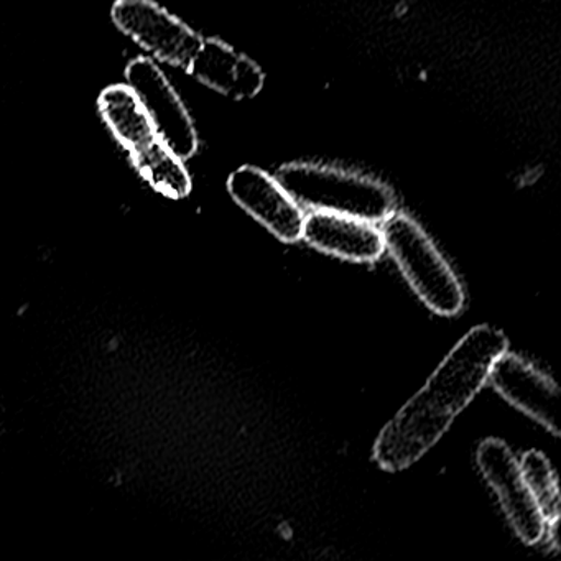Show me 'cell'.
Listing matches in <instances>:
<instances>
[{
    "mask_svg": "<svg viewBox=\"0 0 561 561\" xmlns=\"http://www.w3.org/2000/svg\"><path fill=\"white\" fill-rule=\"evenodd\" d=\"M479 471L501 501L502 511L517 537L535 545L545 534V520L522 478L520 465L502 439L488 438L476 455Z\"/></svg>",
    "mask_w": 561,
    "mask_h": 561,
    "instance_id": "6",
    "label": "cell"
},
{
    "mask_svg": "<svg viewBox=\"0 0 561 561\" xmlns=\"http://www.w3.org/2000/svg\"><path fill=\"white\" fill-rule=\"evenodd\" d=\"M301 238L320 251L353 262L377 261L386 249L382 232L374 222L330 211L310 213Z\"/></svg>",
    "mask_w": 561,
    "mask_h": 561,
    "instance_id": "10",
    "label": "cell"
},
{
    "mask_svg": "<svg viewBox=\"0 0 561 561\" xmlns=\"http://www.w3.org/2000/svg\"><path fill=\"white\" fill-rule=\"evenodd\" d=\"M275 179L298 205L313 211L354 216L376 225L392 215L396 206L389 186L336 167L287 163L278 169Z\"/></svg>",
    "mask_w": 561,
    "mask_h": 561,
    "instance_id": "2",
    "label": "cell"
},
{
    "mask_svg": "<svg viewBox=\"0 0 561 561\" xmlns=\"http://www.w3.org/2000/svg\"><path fill=\"white\" fill-rule=\"evenodd\" d=\"M228 192L242 209L280 241L295 242L301 238L304 211L275 176L257 167L244 165L229 176Z\"/></svg>",
    "mask_w": 561,
    "mask_h": 561,
    "instance_id": "8",
    "label": "cell"
},
{
    "mask_svg": "<svg viewBox=\"0 0 561 561\" xmlns=\"http://www.w3.org/2000/svg\"><path fill=\"white\" fill-rule=\"evenodd\" d=\"M139 175L160 195L183 199L192 193L193 183L185 160L173 153L159 139L137 152L130 153Z\"/></svg>",
    "mask_w": 561,
    "mask_h": 561,
    "instance_id": "12",
    "label": "cell"
},
{
    "mask_svg": "<svg viewBox=\"0 0 561 561\" xmlns=\"http://www.w3.org/2000/svg\"><path fill=\"white\" fill-rule=\"evenodd\" d=\"M101 116L117 142L130 153L144 149L157 139L152 123L129 84H113L101 93Z\"/></svg>",
    "mask_w": 561,
    "mask_h": 561,
    "instance_id": "11",
    "label": "cell"
},
{
    "mask_svg": "<svg viewBox=\"0 0 561 561\" xmlns=\"http://www.w3.org/2000/svg\"><path fill=\"white\" fill-rule=\"evenodd\" d=\"M488 379L507 402L554 436L561 435L560 389L547 374L504 351L492 363Z\"/></svg>",
    "mask_w": 561,
    "mask_h": 561,
    "instance_id": "7",
    "label": "cell"
},
{
    "mask_svg": "<svg viewBox=\"0 0 561 561\" xmlns=\"http://www.w3.org/2000/svg\"><path fill=\"white\" fill-rule=\"evenodd\" d=\"M111 18L152 60L172 67L186 70L202 47L203 38L193 28L153 0H116Z\"/></svg>",
    "mask_w": 561,
    "mask_h": 561,
    "instance_id": "5",
    "label": "cell"
},
{
    "mask_svg": "<svg viewBox=\"0 0 561 561\" xmlns=\"http://www.w3.org/2000/svg\"><path fill=\"white\" fill-rule=\"evenodd\" d=\"M186 71L199 83L232 100H251L264 88L261 67L218 38L202 42Z\"/></svg>",
    "mask_w": 561,
    "mask_h": 561,
    "instance_id": "9",
    "label": "cell"
},
{
    "mask_svg": "<svg viewBox=\"0 0 561 561\" xmlns=\"http://www.w3.org/2000/svg\"><path fill=\"white\" fill-rule=\"evenodd\" d=\"M507 337L491 327H476L453 347L422 390L383 426L374 459L383 471L397 472L419 461L451 426L488 380Z\"/></svg>",
    "mask_w": 561,
    "mask_h": 561,
    "instance_id": "1",
    "label": "cell"
},
{
    "mask_svg": "<svg viewBox=\"0 0 561 561\" xmlns=\"http://www.w3.org/2000/svg\"><path fill=\"white\" fill-rule=\"evenodd\" d=\"M126 81L142 103L157 139L180 159H192L198 152L195 124L182 98L157 61L150 57L130 61L126 68Z\"/></svg>",
    "mask_w": 561,
    "mask_h": 561,
    "instance_id": "4",
    "label": "cell"
},
{
    "mask_svg": "<svg viewBox=\"0 0 561 561\" xmlns=\"http://www.w3.org/2000/svg\"><path fill=\"white\" fill-rule=\"evenodd\" d=\"M382 222L383 244L420 300L443 317L458 314L465 305V291L422 226L403 213H392Z\"/></svg>",
    "mask_w": 561,
    "mask_h": 561,
    "instance_id": "3",
    "label": "cell"
},
{
    "mask_svg": "<svg viewBox=\"0 0 561 561\" xmlns=\"http://www.w3.org/2000/svg\"><path fill=\"white\" fill-rule=\"evenodd\" d=\"M520 472L545 524L560 522V489L547 456L535 449L525 453L520 461Z\"/></svg>",
    "mask_w": 561,
    "mask_h": 561,
    "instance_id": "13",
    "label": "cell"
}]
</instances>
